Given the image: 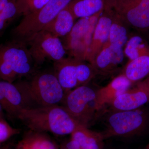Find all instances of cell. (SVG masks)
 Here are the masks:
<instances>
[{"mask_svg": "<svg viewBox=\"0 0 149 149\" xmlns=\"http://www.w3.org/2000/svg\"><path fill=\"white\" fill-rule=\"evenodd\" d=\"M16 118L31 131L58 136L71 135L81 124L63 107L58 105L24 109Z\"/></svg>", "mask_w": 149, "mask_h": 149, "instance_id": "obj_1", "label": "cell"}, {"mask_svg": "<svg viewBox=\"0 0 149 149\" xmlns=\"http://www.w3.org/2000/svg\"><path fill=\"white\" fill-rule=\"evenodd\" d=\"M27 100L30 107L58 105L62 103L65 93L55 74L40 73L29 81L16 83Z\"/></svg>", "mask_w": 149, "mask_h": 149, "instance_id": "obj_2", "label": "cell"}, {"mask_svg": "<svg viewBox=\"0 0 149 149\" xmlns=\"http://www.w3.org/2000/svg\"><path fill=\"white\" fill-rule=\"evenodd\" d=\"M34 62L22 40L0 45V80L14 83L17 78L31 74Z\"/></svg>", "mask_w": 149, "mask_h": 149, "instance_id": "obj_3", "label": "cell"}, {"mask_svg": "<svg viewBox=\"0 0 149 149\" xmlns=\"http://www.w3.org/2000/svg\"><path fill=\"white\" fill-rule=\"evenodd\" d=\"M105 121L104 139L113 137H129L143 133L149 125V113L138 109L110 110Z\"/></svg>", "mask_w": 149, "mask_h": 149, "instance_id": "obj_4", "label": "cell"}, {"mask_svg": "<svg viewBox=\"0 0 149 149\" xmlns=\"http://www.w3.org/2000/svg\"><path fill=\"white\" fill-rule=\"evenodd\" d=\"M72 0H50L42 8L24 16L13 29L18 40L24 41L44 29Z\"/></svg>", "mask_w": 149, "mask_h": 149, "instance_id": "obj_5", "label": "cell"}, {"mask_svg": "<svg viewBox=\"0 0 149 149\" xmlns=\"http://www.w3.org/2000/svg\"><path fill=\"white\" fill-rule=\"evenodd\" d=\"M103 11V10L93 16L80 18L65 36L63 45L72 58L86 61L93 32Z\"/></svg>", "mask_w": 149, "mask_h": 149, "instance_id": "obj_6", "label": "cell"}, {"mask_svg": "<svg viewBox=\"0 0 149 149\" xmlns=\"http://www.w3.org/2000/svg\"><path fill=\"white\" fill-rule=\"evenodd\" d=\"M104 8L112 11L128 26L142 32L149 30V0L106 1Z\"/></svg>", "mask_w": 149, "mask_h": 149, "instance_id": "obj_7", "label": "cell"}, {"mask_svg": "<svg viewBox=\"0 0 149 149\" xmlns=\"http://www.w3.org/2000/svg\"><path fill=\"white\" fill-rule=\"evenodd\" d=\"M34 61L42 64L47 59L55 62L65 58L66 50L59 38L42 30L24 40Z\"/></svg>", "mask_w": 149, "mask_h": 149, "instance_id": "obj_8", "label": "cell"}, {"mask_svg": "<svg viewBox=\"0 0 149 149\" xmlns=\"http://www.w3.org/2000/svg\"><path fill=\"white\" fill-rule=\"evenodd\" d=\"M96 94L86 85L78 86L65 94L63 107L79 123L87 126L95 111L92 104Z\"/></svg>", "mask_w": 149, "mask_h": 149, "instance_id": "obj_9", "label": "cell"}, {"mask_svg": "<svg viewBox=\"0 0 149 149\" xmlns=\"http://www.w3.org/2000/svg\"><path fill=\"white\" fill-rule=\"evenodd\" d=\"M0 105L11 117L16 118L19 112L30 107L16 83L0 80Z\"/></svg>", "mask_w": 149, "mask_h": 149, "instance_id": "obj_10", "label": "cell"}, {"mask_svg": "<svg viewBox=\"0 0 149 149\" xmlns=\"http://www.w3.org/2000/svg\"><path fill=\"white\" fill-rule=\"evenodd\" d=\"M149 102V93L142 81L135 88L129 89L112 101L108 105L110 110L131 111L139 109Z\"/></svg>", "mask_w": 149, "mask_h": 149, "instance_id": "obj_11", "label": "cell"}, {"mask_svg": "<svg viewBox=\"0 0 149 149\" xmlns=\"http://www.w3.org/2000/svg\"><path fill=\"white\" fill-rule=\"evenodd\" d=\"M93 32V38L86 61L92 64L95 58L108 42L113 12L111 10L103 9Z\"/></svg>", "mask_w": 149, "mask_h": 149, "instance_id": "obj_12", "label": "cell"}, {"mask_svg": "<svg viewBox=\"0 0 149 149\" xmlns=\"http://www.w3.org/2000/svg\"><path fill=\"white\" fill-rule=\"evenodd\" d=\"M124 56L123 48L107 43L91 65L96 73L109 74L122 63Z\"/></svg>", "mask_w": 149, "mask_h": 149, "instance_id": "obj_13", "label": "cell"}, {"mask_svg": "<svg viewBox=\"0 0 149 149\" xmlns=\"http://www.w3.org/2000/svg\"><path fill=\"white\" fill-rule=\"evenodd\" d=\"M133 84L123 74L115 77L105 87L96 91L94 102L95 111H99L117 97L130 89Z\"/></svg>", "mask_w": 149, "mask_h": 149, "instance_id": "obj_14", "label": "cell"}, {"mask_svg": "<svg viewBox=\"0 0 149 149\" xmlns=\"http://www.w3.org/2000/svg\"><path fill=\"white\" fill-rule=\"evenodd\" d=\"M76 60L64 58L55 62V75L65 94L77 87Z\"/></svg>", "mask_w": 149, "mask_h": 149, "instance_id": "obj_15", "label": "cell"}, {"mask_svg": "<svg viewBox=\"0 0 149 149\" xmlns=\"http://www.w3.org/2000/svg\"><path fill=\"white\" fill-rule=\"evenodd\" d=\"M75 19L68 5L61 11L42 30L58 38L65 37L72 30Z\"/></svg>", "mask_w": 149, "mask_h": 149, "instance_id": "obj_16", "label": "cell"}, {"mask_svg": "<svg viewBox=\"0 0 149 149\" xmlns=\"http://www.w3.org/2000/svg\"><path fill=\"white\" fill-rule=\"evenodd\" d=\"M71 139L77 141L82 149H103L104 146L102 133L92 131L82 124L71 133Z\"/></svg>", "mask_w": 149, "mask_h": 149, "instance_id": "obj_17", "label": "cell"}, {"mask_svg": "<svg viewBox=\"0 0 149 149\" xmlns=\"http://www.w3.org/2000/svg\"><path fill=\"white\" fill-rule=\"evenodd\" d=\"M123 74L133 84L149 76V53L128 61Z\"/></svg>", "mask_w": 149, "mask_h": 149, "instance_id": "obj_18", "label": "cell"}, {"mask_svg": "<svg viewBox=\"0 0 149 149\" xmlns=\"http://www.w3.org/2000/svg\"><path fill=\"white\" fill-rule=\"evenodd\" d=\"M69 5L75 18L89 17L103 10L104 0H73Z\"/></svg>", "mask_w": 149, "mask_h": 149, "instance_id": "obj_19", "label": "cell"}, {"mask_svg": "<svg viewBox=\"0 0 149 149\" xmlns=\"http://www.w3.org/2000/svg\"><path fill=\"white\" fill-rule=\"evenodd\" d=\"M18 145L24 149H58L56 144L45 133L31 130Z\"/></svg>", "mask_w": 149, "mask_h": 149, "instance_id": "obj_20", "label": "cell"}, {"mask_svg": "<svg viewBox=\"0 0 149 149\" xmlns=\"http://www.w3.org/2000/svg\"><path fill=\"white\" fill-rule=\"evenodd\" d=\"M113 13L109 38L107 43L123 48L128 39V25L119 16Z\"/></svg>", "mask_w": 149, "mask_h": 149, "instance_id": "obj_21", "label": "cell"}, {"mask_svg": "<svg viewBox=\"0 0 149 149\" xmlns=\"http://www.w3.org/2000/svg\"><path fill=\"white\" fill-rule=\"evenodd\" d=\"M124 47V55L129 61L149 53L148 43L139 35L130 37Z\"/></svg>", "mask_w": 149, "mask_h": 149, "instance_id": "obj_22", "label": "cell"}, {"mask_svg": "<svg viewBox=\"0 0 149 149\" xmlns=\"http://www.w3.org/2000/svg\"><path fill=\"white\" fill-rule=\"evenodd\" d=\"M85 61L76 60L77 87L86 85L97 73L93 65Z\"/></svg>", "mask_w": 149, "mask_h": 149, "instance_id": "obj_23", "label": "cell"}, {"mask_svg": "<svg viewBox=\"0 0 149 149\" xmlns=\"http://www.w3.org/2000/svg\"><path fill=\"white\" fill-rule=\"evenodd\" d=\"M19 16L16 1L13 0L0 13V33Z\"/></svg>", "mask_w": 149, "mask_h": 149, "instance_id": "obj_24", "label": "cell"}, {"mask_svg": "<svg viewBox=\"0 0 149 149\" xmlns=\"http://www.w3.org/2000/svg\"><path fill=\"white\" fill-rule=\"evenodd\" d=\"M19 133V130L11 126L3 116H0V146Z\"/></svg>", "mask_w": 149, "mask_h": 149, "instance_id": "obj_25", "label": "cell"}, {"mask_svg": "<svg viewBox=\"0 0 149 149\" xmlns=\"http://www.w3.org/2000/svg\"><path fill=\"white\" fill-rule=\"evenodd\" d=\"M50 0H29L20 10V15L29 14L42 8Z\"/></svg>", "mask_w": 149, "mask_h": 149, "instance_id": "obj_26", "label": "cell"}, {"mask_svg": "<svg viewBox=\"0 0 149 149\" xmlns=\"http://www.w3.org/2000/svg\"><path fill=\"white\" fill-rule=\"evenodd\" d=\"M16 1L17 8H18L19 13V15H21L20 12L21 9L29 0H16Z\"/></svg>", "mask_w": 149, "mask_h": 149, "instance_id": "obj_27", "label": "cell"}, {"mask_svg": "<svg viewBox=\"0 0 149 149\" xmlns=\"http://www.w3.org/2000/svg\"><path fill=\"white\" fill-rule=\"evenodd\" d=\"M13 0H0V13Z\"/></svg>", "mask_w": 149, "mask_h": 149, "instance_id": "obj_28", "label": "cell"}, {"mask_svg": "<svg viewBox=\"0 0 149 149\" xmlns=\"http://www.w3.org/2000/svg\"><path fill=\"white\" fill-rule=\"evenodd\" d=\"M142 82H143L144 85H145V86L146 87L149 93V76L147 77L146 80H144L143 81H142Z\"/></svg>", "mask_w": 149, "mask_h": 149, "instance_id": "obj_29", "label": "cell"}, {"mask_svg": "<svg viewBox=\"0 0 149 149\" xmlns=\"http://www.w3.org/2000/svg\"><path fill=\"white\" fill-rule=\"evenodd\" d=\"M0 149H14L13 148V147H12L10 145H1L0 146Z\"/></svg>", "mask_w": 149, "mask_h": 149, "instance_id": "obj_30", "label": "cell"}, {"mask_svg": "<svg viewBox=\"0 0 149 149\" xmlns=\"http://www.w3.org/2000/svg\"><path fill=\"white\" fill-rule=\"evenodd\" d=\"M3 109L0 105V116H3Z\"/></svg>", "mask_w": 149, "mask_h": 149, "instance_id": "obj_31", "label": "cell"}, {"mask_svg": "<svg viewBox=\"0 0 149 149\" xmlns=\"http://www.w3.org/2000/svg\"><path fill=\"white\" fill-rule=\"evenodd\" d=\"M146 149H149V143L147 145Z\"/></svg>", "mask_w": 149, "mask_h": 149, "instance_id": "obj_32", "label": "cell"}, {"mask_svg": "<svg viewBox=\"0 0 149 149\" xmlns=\"http://www.w3.org/2000/svg\"><path fill=\"white\" fill-rule=\"evenodd\" d=\"M118 1V0H104V1Z\"/></svg>", "mask_w": 149, "mask_h": 149, "instance_id": "obj_33", "label": "cell"}, {"mask_svg": "<svg viewBox=\"0 0 149 149\" xmlns=\"http://www.w3.org/2000/svg\"><path fill=\"white\" fill-rule=\"evenodd\" d=\"M103 149H116L114 148H106L105 147V146H104V148H103Z\"/></svg>", "mask_w": 149, "mask_h": 149, "instance_id": "obj_34", "label": "cell"}, {"mask_svg": "<svg viewBox=\"0 0 149 149\" xmlns=\"http://www.w3.org/2000/svg\"></svg>", "mask_w": 149, "mask_h": 149, "instance_id": "obj_35", "label": "cell"}]
</instances>
